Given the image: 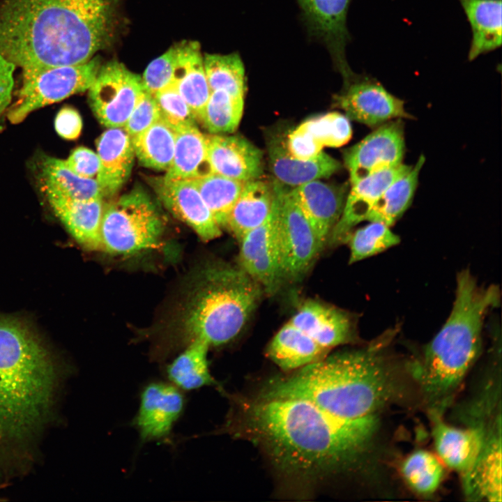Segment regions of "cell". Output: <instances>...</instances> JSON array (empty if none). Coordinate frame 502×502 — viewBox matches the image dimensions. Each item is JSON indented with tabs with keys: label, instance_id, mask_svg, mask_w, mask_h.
I'll use <instances>...</instances> for the list:
<instances>
[{
	"label": "cell",
	"instance_id": "1",
	"mask_svg": "<svg viewBox=\"0 0 502 502\" xmlns=\"http://www.w3.org/2000/svg\"><path fill=\"white\" fill-rule=\"evenodd\" d=\"M379 418L347 421L298 398L245 400L221 429L261 448L280 472L321 478L347 471L370 448Z\"/></svg>",
	"mask_w": 502,
	"mask_h": 502
},
{
	"label": "cell",
	"instance_id": "2",
	"mask_svg": "<svg viewBox=\"0 0 502 502\" xmlns=\"http://www.w3.org/2000/svg\"><path fill=\"white\" fill-rule=\"evenodd\" d=\"M63 374L52 353L21 319L0 314V476L33 461L35 443L54 409Z\"/></svg>",
	"mask_w": 502,
	"mask_h": 502
},
{
	"label": "cell",
	"instance_id": "3",
	"mask_svg": "<svg viewBox=\"0 0 502 502\" xmlns=\"http://www.w3.org/2000/svg\"><path fill=\"white\" fill-rule=\"evenodd\" d=\"M119 0H1L0 51L22 70L87 61L110 40Z\"/></svg>",
	"mask_w": 502,
	"mask_h": 502
},
{
	"label": "cell",
	"instance_id": "4",
	"mask_svg": "<svg viewBox=\"0 0 502 502\" xmlns=\"http://www.w3.org/2000/svg\"><path fill=\"white\" fill-rule=\"evenodd\" d=\"M386 340L326 356L271 381L259 396L302 399L347 421L379 418L400 393L398 374L383 350Z\"/></svg>",
	"mask_w": 502,
	"mask_h": 502
},
{
	"label": "cell",
	"instance_id": "5",
	"mask_svg": "<svg viewBox=\"0 0 502 502\" xmlns=\"http://www.w3.org/2000/svg\"><path fill=\"white\" fill-rule=\"evenodd\" d=\"M496 286L480 287L469 270L457 277L450 314L423 356L409 365L430 418L442 417L481 348L487 312L499 303Z\"/></svg>",
	"mask_w": 502,
	"mask_h": 502
},
{
	"label": "cell",
	"instance_id": "6",
	"mask_svg": "<svg viewBox=\"0 0 502 502\" xmlns=\"http://www.w3.org/2000/svg\"><path fill=\"white\" fill-rule=\"evenodd\" d=\"M262 290L241 267L206 269L184 317L188 343L197 339L217 347L232 340L256 308Z\"/></svg>",
	"mask_w": 502,
	"mask_h": 502
},
{
	"label": "cell",
	"instance_id": "7",
	"mask_svg": "<svg viewBox=\"0 0 502 502\" xmlns=\"http://www.w3.org/2000/svg\"><path fill=\"white\" fill-rule=\"evenodd\" d=\"M163 229L155 203L140 186L104 202L100 224L103 251L129 255L153 248Z\"/></svg>",
	"mask_w": 502,
	"mask_h": 502
},
{
	"label": "cell",
	"instance_id": "8",
	"mask_svg": "<svg viewBox=\"0 0 502 502\" xmlns=\"http://www.w3.org/2000/svg\"><path fill=\"white\" fill-rule=\"evenodd\" d=\"M101 66L94 56L77 64L22 70V84L7 109L8 119L18 124L36 109L89 90Z\"/></svg>",
	"mask_w": 502,
	"mask_h": 502
},
{
	"label": "cell",
	"instance_id": "9",
	"mask_svg": "<svg viewBox=\"0 0 502 502\" xmlns=\"http://www.w3.org/2000/svg\"><path fill=\"white\" fill-rule=\"evenodd\" d=\"M277 206V241L282 281L296 280L323 248L290 191L273 188Z\"/></svg>",
	"mask_w": 502,
	"mask_h": 502
},
{
	"label": "cell",
	"instance_id": "10",
	"mask_svg": "<svg viewBox=\"0 0 502 502\" xmlns=\"http://www.w3.org/2000/svg\"><path fill=\"white\" fill-rule=\"evenodd\" d=\"M144 91L141 76L111 61L102 64L89 89V105L102 125L123 128Z\"/></svg>",
	"mask_w": 502,
	"mask_h": 502
},
{
	"label": "cell",
	"instance_id": "11",
	"mask_svg": "<svg viewBox=\"0 0 502 502\" xmlns=\"http://www.w3.org/2000/svg\"><path fill=\"white\" fill-rule=\"evenodd\" d=\"M404 151V130L401 119L376 127L344 152L351 185L370 174L402 164Z\"/></svg>",
	"mask_w": 502,
	"mask_h": 502
},
{
	"label": "cell",
	"instance_id": "12",
	"mask_svg": "<svg viewBox=\"0 0 502 502\" xmlns=\"http://www.w3.org/2000/svg\"><path fill=\"white\" fill-rule=\"evenodd\" d=\"M308 35L323 44L346 79L352 73L346 56L350 40L347 18L351 0H296Z\"/></svg>",
	"mask_w": 502,
	"mask_h": 502
},
{
	"label": "cell",
	"instance_id": "13",
	"mask_svg": "<svg viewBox=\"0 0 502 502\" xmlns=\"http://www.w3.org/2000/svg\"><path fill=\"white\" fill-rule=\"evenodd\" d=\"M339 106L348 119L376 128L397 119H411L402 100L388 91L379 82L355 74L346 80L337 96Z\"/></svg>",
	"mask_w": 502,
	"mask_h": 502
},
{
	"label": "cell",
	"instance_id": "14",
	"mask_svg": "<svg viewBox=\"0 0 502 502\" xmlns=\"http://www.w3.org/2000/svg\"><path fill=\"white\" fill-rule=\"evenodd\" d=\"M273 194V204L268 218L239 241L241 268L268 293L275 291L283 282L277 241V206L274 191Z\"/></svg>",
	"mask_w": 502,
	"mask_h": 502
},
{
	"label": "cell",
	"instance_id": "15",
	"mask_svg": "<svg viewBox=\"0 0 502 502\" xmlns=\"http://www.w3.org/2000/svg\"><path fill=\"white\" fill-rule=\"evenodd\" d=\"M183 391L170 382L153 381L140 393L139 405L132 425L142 443L167 441L184 410Z\"/></svg>",
	"mask_w": 502,
	"mask_h": 502
},
{
	"label": "cell",
	"instance_id": "16",
	"mask_svg": "<svg viewBox=\"0 0 502 502\" xmlns=\"http://www.w3.org/2000/svg\"><path fill=\"white\" fill-rule=\"evenodd\" d=\"M158 197L176 218L187 224L205 241L219 237L221 227L191 180L151 179Z\"/></svg>",
	"mask_w": 502,
	"mask_h": 502
},
{
	"label": "cell",
	"instance_id": "17",
	"mask_svg": "<svg viewBox=\"0 0 502 502\" xmlns=\"http://www.w3.org/2000/svg\"><path fill=\"white\" fill-rule=\"evenodd\" d=\"M213 172L233 179L250 181L262 174V151L246 139L220 134L205 135Z\"/></svg>",
	"mask_w": 502,
	"mask_h": 502
},
{
	"label": "cell",
	"instance_id": "18",
	"mask_svg": "<svg viewBox=\"0 0 502 502\" xmlns=\"http://www.w3.org/2000/svg\"><path fill=\"white\" fill-rule=\"evenodd\" d=\"M411 165L403 163L370 174L351 185L346 197L342 215L330 236L335 243L346 242L357 224L365 221L376 200L396 178L406 172Z\"/></svg>",
	"mask_w": 502,
	"mask_h": 502
},
{
	"label": "cell",
	"instance_id": "19",
	"mask_svg": "<svg viewBox=\"0 0 502 502\" xmlns=\"http://www.w3.org/2000/svg\"><path fill=\"white\" fill-rule=\"evenodd\" d=\"M352 136L349 119L338 112L310 119L292 130L286 148L294 158L307 160L317 156L325 147L346 144Z\"/></svg>",
	"mask_w": 502,
	"mask_h": 502
},
{
	"label": "cell",
	"instance_id": "20",
	"mask_svg": "<svg viewBox=\"0 0 502 502\" xmlns=\"http://www.w3.org/2000/svg\"><path fill=\"white\" fill-rule=\"evenodd\" d=\"M323 248L338 222L345 203V189L314 180L290 190Z\"/></svg>",
	"mask_w": 502,
	"mask_h": 502
},
{
	"label": "cell",
	"instance_id": "21",
	"mask_svg": "<svg viewBox=\"0 0 502 502\" xmlns=\"http://www.w3.org/2000/svg\"><path fill=\"white\" fill-rule=\"evenodd\" d=\"M431 419L435 448L441 459L462 476L469 472L483 448L489 430L482 423L458 428L446 424L442 417Z\"/></svg>",
	"mask_w": 502,
	"mask_h": 502
},
{
	"label": "cell",
	"instance_id": "22",
	"mask_svg": "<svg viewBox=\"0 0 502 502\" xmlns=\"http://www.w3.org/2000/svg\"><path fill=\"white\" fill-rule=\"evenodd\" d=\"M100 169L96 180L103 197L112 198L129 179L135 151L131 137L123 128H109L96 142Z\"/></svg>",
	"mask_w": 502,
	"mask_h": 502
},
{
	"label": "cell",
	"instance_id": "23",
	"mask_svg": "<svg viewBox=\"0 0 502 502\" xmlns=\"http://www.w3.org/2000/svg\"><path fill=\"white\" fill-rule=\"evenodd\" d=\"M45 193L56 216L79 244L91 250H102L100 224L104 198L77 200Z\"/></svg>",
	"mask_w": 502,
	"mask_h": 502
},
{
	"label": "cell",
	"instance_id": "24",
	"mask_svg": "<svg viewBox=\"0 0 502 502\" xmlns=\"http://www.w3.org/2000/svg\"><path fill=\"white\" fill-rule=\"evenodd\" d=\"M289 322L328 351L353 339L349 317L339 309L317 301L303 303Z\"/></svg>",
	"mask_w": 502,
	"mask_h": 502
},
{
	"label": "cell",
	"instance_id": "25",
	"mask_svg": "<svg viewBox=\"0 0 502 502\" xmlns=\"http://www.w3.org/2000/svg\"><path fill=\"white\" fill-rule=\"evenodd\" d=\"M462 478L464 494L469 500L501 501V422L489 429L478 459Z\"/></svg>",
	"mask_w": 502,
	"mask_h": 502
},
{
	"label": "cell",
	"instance_id": "26",
	"mask_svg": "<svg viewBox=\"0 0 502 502\" xmlns=\"http://www.w3.org/2000/svg\"><path fill=\"white\" fill-rule=\"evenodd\" d=\"M174 46L173 84L200 121L211 93L200 45L197 41L183 40Z\"/></svg>",
	"mask_w": 502,
	"mask_h": 502
},
{
	"label": "cell",
	"instance_id": "27",
	"mask_svg": "<svg viewBox=\"0 0 502 502\" xmlns=\"http://www.w3.org/2000/svg\"><path fill=\"white\" fill-rule=\"evenodd\" d=\"M269 158L276 178L283 184L294 187L330 176L341 167L336 159L324 151L314 158L302 160L293 157L286 146L280 143L271 146Z\"/></svg>",
	"mask_w": 502,
	"mask_h": 502
},
{
	"label": "cell",
	"instance_id": "28",
	"mask_svg": "<svg viewBox=\"0 0 502 502\" xmlns=\"http://www.w3.org/2000/svg\"><path fill=\"white\" fill-rule=\"evenodd\" d=\"M328 351L289 321L273 337L267 356L284 371L296 370L327 356Z\"/></svg>",
	"mask_w": 502,
	"mask_h": 502
},
{
	"label": "cell",
	"instance_id": "29",
	"mask_svg": "<svg viewBox=\"0 0 502 502\" xmlns=\"http://www.w3.org/2000/svg\"><path fill=\"white\" fill-rule=\"evenodd\" d=\"M472 31L468 58L493 51L501 45V0H459Z\"/></svg>",
	"mask_w": 502,
	"mask_h": 502
},
{
	"label": "cell",
	"instance_id": "30",
	"mask_svg": "<svg viewBox=\"0 0 502 502\" xmlns=\"http://www.w3.org/2000/svg\"><path fill=\"white\" fill-rule=\"evenodd\" d=\"M213 173L208 154L205 135L197 126L176 130L175 146L170 166L165 178L194 180Z\"/></svg>",
	"mask_w": 502,
	"mask_h": 502
},
{
	"label": "cell",
	"instance_id": "31",
	"mask_svg": "<svg viewBox=\"0 0 502 502\" xmlns=\"http://www.w3.org/2000/svg\"><path fill=\"white\" fill-rule=\"evenodd\" d=\"M273 199V190L266 183L257 179L248 181L229 213L226 228L239 241L266 220Z\"/></svg>",
	"mask_w": 502,
	"mask_h": 502
},
{
	"label": "cell",
	"instance_id": "32",
	"mask_svg": "<svg viewBox=\"0 0 502 502\" xmlns=\"http://www.w3.org/2000/svg\"><path fill=\"white\" fill-rule=\"evenodd\" d=\"M209 347L201 340L190 342L185 350L167 365L165 372L169 382L182 391L216 385L208 366Z\"/></svg>",
	"mask_w": 502,
	"mask_h": 502
},
{
	"label": "cell",
	"instance_id": "33",
	"mask_svg": "<svg viewBox=\"0 0 502 502\" xmlns=\"http://www.w3.org/2000/svg\"><path fill=\"white\" fill-rule=\"evenodd\" d=\"M424 163L425 157L420 155L414 165L394 180L376 200L366 221L379 222L389 227L394 224L412 202Z\"/></svg>",
	"mask_w": 502,
	"mask_h": 502
},
{
	"label": "cell",
	"instance_id": "34",
	"mask_svg": "<svg viewBox=\"0 0 502 502\" xmlns=\"http://www.w3.org/2000/svg\"><path fill=\"white\" fill-rule=\"evenodd\" d=\"M40 176L45 192H54L77 200L104 198L96 178L76 174L67 166L65 160L52 157L45 158Z\"/></svg>",
	"mask_w": 502,
	"mask_h": 502
},
{
	"label": "cell",
	"instance_id": "35",
	"mask_svg": "<svg viewBox=\"0 0 502 502\" xmlns=\"http://www.w3.org/2000/svg\"><path fill=\"white\" fill-rule=\"evenodd\" d=\"M176 130L161 118L132 139L139 164L155 170H167L171 165Z\"/></svg>",
	"mask_w": 502,
	"mask_h": 502
},
{
	"label": "cell",
	"instance_id": "36",
	"mask_svg": "<svg viewBox=\"0 0 502 502\" xmlns=\"http://www.w3.org/2000/svg\"><path fill=\"white\" fill-rule=\"evenodd\" d=\"M191 181L218 225L226 228L229 213L248 181L215 173Z\"/></svg>",
	"mask_w": 502,
	"mask_h": 502
},
{
	"label": "cell",
	"instance_id": "37",
	"mask_svg": "<svg viewBox=\"0 0 502 502\" xmlns=\"http://www.w3.org/2000/svg\"><path fill=\"white\" fill-rule=\"evenodd\" d=\"M204 64L211 91L221 89L237 97H245V70L238 52L207 54Z\"/></svg>",
	"mask_w": 502,
	"mask_h": 502
},
{
	"label": "cell",
	"instance_id": "38",
	"mask_svg": "<svg viewBox=\"0 0 502 502\" xmlns=\"http://www.w3.org/2000/svg\"><path fill=\"white\" fill-rule=\"evenodd\" d=\"M243 107L244 98L221 89L211 91L200 122L211 134L231 133L239 126Z\"/></svg>",
	"mask_w": 502,
	"mask_h": 502
},
{
	"label": "cell",
	"instance_id": "39",
	"mask_svg": "<svg viewBox=\"0 0 502 502\" xmlns=\"http://www.w3.org/2000/svg\"><path fill=\"white\" fill-rule=\"evenodd\" d=\"M401 471L407 485L423 495L436 492L443 476V468L439 460L432 453L422 450L409 455Z\"/></svg>",
	"mask_w": 502,
	"mask_h": 502
},
{
	"label": "cell",
	"instance_id": "40",
	"mask_svg": "<svg viewBox=\"0 0 502 502\" xmlns=\"http://www.w3.org/2000/svg\"><path fill=\"white\" fill-rule=\"evenodd\" d=\"M389 227L379 222H370L368 225L352 231L346 240L350 249L349 263L377 254L397 245L400 241V237Z\"/></svg>",
	"mask_w": 502,
	"mask_h": 502
},
{
	"label": "cell",
	"instance_id": "41",
	"mask_svg": "<svg viewBox=\"0 0 502 502\" xmlns=\"http://www.w3.org/2000/svg\"><path fill=\"white\" fill-rule=\"evenodd\" d=\"M153 96L160 110V118L175 130L197 126L194 112L173 83Z\"/></svg>",
	"mask_w": 502,
	"mask_h": 502
},
{
	"label": "cell",
	"instance_id": "42",
	"mask_svg": "<svg viewBox=\"0 0 502 502\" xmlns=\"http://www.w3.org/2000/svg\"><path fill=\"white\" fill-rule=\"evenodd\" d=\"M174 59L175 48L172 46L148 65L142 77L146 92L153 96L173 83Z\"/></svg>",
	"mask_w": 502,
	"mask_h": 502
},
{
	"label": "cell",
	"instance_id": "43",
	"mask_svg": "<svg viewBox=\"0 0 502 502\" xmlns=\"http://www.w3.org/2000/svg\"><path fill=\"white\" fill-rule=\"evenodd\" d=\"M160 119L154 96L144 91L123 128L132 139Z\"/></svg>",
	"mask_w": 502,
	"mask_h": 502
},
{
	"label": "cell",
	"instance_id": "44",
	"mask_svg": "<svg viewBox=\"0 0 502 502\" xmlns=\"http://www.w3.org/2000/svg\"><path fill=\"white\" fill-rule=\"evenodd\" d=\"M65 162L76 174L96 179L100 169V160L97 153L92 150L79 146L71 152Z\"/></svg>",
	"mask_w": 502,
	"mask_h": 502
},
{
	"label": "cell",
	"instance_id": "45",
	"mask_svg": "<svg viewBox=\"0 0 502 502\" xmlns=\"http://www.w3.org/2000/svg\"><path fill=\"white\" fill-rule=\"evenodd\" d=\"M82 125L79 112L69 106L62 107L54 119L56 132L65 139H76L81 133Z\"/></svg>",
	"mask_w": 502,
	"mask_h": 502
},
{
	"label": "cell",
	"instance_id": "46",
	"mask_svg": "<svg viewBox=\"0 0 502 502\" xmlns=\"http://www.w3.org/2000/svg\"><path fill=\"white\" fill-rule=\"evenodd\" d=\"M15 67L0 51V117L10 105Z\"/></svg>",
	"mask_w": 502,
	"mask_h": 502
}]
</instances>
